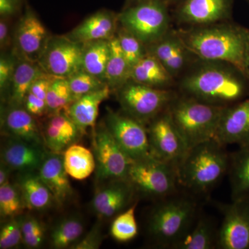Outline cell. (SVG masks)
Listing matches in <instances>:
<instances>
[{
	"instance_id": "1",
	"label": "cell",
	"mask_w": 249,
	"mask_h": 249,
	"mask_svg": "<svg viewBox=\"0 0 249 249\" xmlns=\"http://www.w3.org/2000/svg\"><path fill=\"white\" fill-rule=\"evenodd\" d=\"M175 34L188 52L206 61L229 64L247 78L249 29L235 24H213Z\"/></svg>"
},
{
	"instance_id": "2",
	"label": "cell",
	"mask_w": 249,
	"mask_h": 249,
	"mask_svg": "<svg viewBox=\"0 0 249 249\" xmlns=\"http://www.w3.org/2000/svg\"><path fill=\"white\" fill-rule=\"evenodd\" d=\"M183 95L201 102L227 107L249 96V80L225 62L207 61L181 83Z\"/></svg>"
},
{
	"instance_id": "3",
	"label": "cell",
	"mask_w": 249,
	"mask_h": 249,
	"mask_svg": "<svg viewBox=\"0 0 249 249\" xmlns=\"http://www.w3.org/2000/svg\"><path fill=\"white\" fill-rule=\"evenodd\" d=\"M230 154L216 139L191 147L178 165V182L192 194H209L228 175Z\"/></svg>"
},
{
	"instance_id": "4",
	"label": "cell",
	"mask_w": 249,
	"mask_h": 249,
	"mask_svg": "<svg viewBox=\"0 0 249 249\" xmlns=\"http://www.w3.org/2000/svg\"><path fill=\"white\" fill-rule=\"evenodd\" d=\"M160 201L149 217V233L157 245L173 249L196 222L197 202L192 196L178 193Z\"/></svg>"
},
{
	"instance_id": "5",
	"label": "cell",
	"mask_w": 249,
	"mask_h": 249,
	"mask_svg": "<svg viewBox=\"0 0 249 249\" xmlns=\"http://www.w3.org/2000/svg\"><path fill=\"white\" fill-rule=\"evenodd\" d=\"M224 109L184 95L177 96L168 108L174 124L189 149L215 139Z\"/></svg>"
},
{
	"instance_id": "6",
	"label": "cell",
	"mask_w": 249,
	"mask_h": 249,
	"mask_svg": "<svg viewBox=\"0 0 249 249\" xmlns=\"http://www.w3.org/2000/svg\"><path fill=\"white\" fill-rule=\"evenodd\" d=\"M121 27L135 36L146 47L168 34L170 18L161 0H140L118 15Z\"/></svg>"
},
{
	"instance_id": "7",
	"label": "cell",
	"mask_w": 249,
	"mask_h": 249,
	"mask_svg": "<svg viewBox=\"0 0 249 249\" xmlns=\"http://www.w3.org/2000/svg\"><path fill=\"white\" fill-rule=\"evenodd\" d=\"M127 180L136 193L160 200L178 193L179 186L176 167L154 157L134 160Z\"/></svg>"
},
{
	"instance_id": "8",
	"label": "cell",
	"mask_w": 249,
	"mask_h": 249,
	"mask_svg": "<svg viewBox=\"0 0 249 249\" xmlns=\"http://www.w3.org/2000/svg\"><path fill=\"white\" fill-rule=\"evenodd\" d=\"M118 99L127 115L150 124L166 110L176 95L170 90L152 88L130 80L118 90Z\"/></svg>"
},
{
	"instance_id": "9",
	"label": "cell",
	"mask_w": 249,
	"mask_h": 249,
	"mask_svg": "<svg viewBox=\"0 0 249 249\" xmlns=\"http://www.w3.org/2000/svg\"><path fill=\"white\" fill-rule=\"evenodd\" d=\"M96 178L99 181L127 179L134 161L119 146L106 124H100L93 132Z\"/></svg>"
},
{
	"instance_id": "10",
	"label": "cell",
	"mask_w": 249,
	"mask_h": 249,
	"mask_svg": "<svg viewBox=\"0 0 249 249\" xmlns=\"http://www.w3.org/2000/svg\"><path fill=\"white\" fill-rule=\"evenodd\" d=\"M105 124L119 146L133 160L153 157L145 124L127 114L108 109Z\"/></svg>"
},
{
	"instance_id": "11",
	"label": "cell",
	"mask_w": 249,
	"mask_h": 249,
	"mask_svg": "<svg viewBox=\"0 0 249 249\" xmlns=\"http://www.w3.org/2000/svg\"><path fill=\"white\" fill-rule=\"evenodd\" d=\"M147 131L152 156L178 168L189 148L174 124L168 109L150 123Z\"/></svg>"
},
{
	"instance_id": "12",
	"label": "cell",
	"mask_w": 249,
	"mask_h": 249,
	"mask_svg": "<svg viewBox=\"0 0 249 249\" xmlns=\"http://www.w3.org/2000/svg\"><path fill=\"white\" fill-rule=\"evenodd\" d=\"M83 48L66 35L52 36L38 62L49 74L67 78L83 70Z\"/></svg>"
},
{
	"instance_id": "13",
	"label": "cell",
	"mask_w": 249,
	"mask_h": 249,
	"mask_svg": "<svg viewBox=\"0 0 249 249\" xmlns=\"http://www.w3.org/2000/svg\"><path fill=\"white\" fill-rule=\"evenodd\" d=\"M223 215L218 230L217 247L219 249H249V199L219 204Z\"/></svg>"
},
{
	"instance_id": "14",
	"label": "cell",
	"mask_w": 249,
	"mask_h": 249,
	"mask_svg": "<svg viewBox=\"0 0 249 249\" xmlns=\"http://www.w3.org/2000/svg\"><path fill=\"white\" fill-rule=\"evenodd\" d=\"M51 37L37 15L27 7L15 34L17 56L38 62L45 53Z\"/></svg>"
},
{
	"instance_id": "15",
	"label": "cell",
	"mask_w": 249,
	"mask_h": 249,
	"mask_svg": "<svg viewBox=\"0 0 249 249\" xmlns=\"http://www.w3.org/2000/svg\"><path fill=\"white\" fill-rule=\"evenodd\" d=\"M222 145H249V96L225 107L215 139Z\"/></svg>"
},
{
	"instance_id": "16",
	"label": "cell",
	"mask_w": 249,
	"mask_h": 249,
	"mask_svg": "<svg viewBox=\"0 0 249 249\" xmlns=\"http://www.w3.org/2000/svg\"><path fill=\"white\" fill-rule=\"evenodd\" d=\"M135 189L128 180L111 181L107 186L96 191L91 201L95 213L101 218H110L132 205Z\"/></svg>"
},
{
	"instance_id": "17",
	"label": "cell",
	"mask_w": 249,
	"mask_h": 249,
	"mask_svg": "<svg viewBox=\"0 0 249 249\" xmlns=\"http://www.w3.org/2000/svg\"><path fill=\"white\" fill-rule=\"evenodd\" d=\"M47 155L42 145L11 137L1 150V162L11 170L22 173H34L40 169Z\"/></svg>"
},
{
	"instance_id": "18",
	"label": "cell",
	"mask_w": 249,
	"mask_h": 249,
	"mask_svg": "<svg viewBox=\"0 0 249 249\" xmlns=\"http://www.w3.org/2000/svg\"><path fill=\"white\" fill-rule=\"evenodd\" d=\"M118 24L117 15L101 10L87 18L66 36L83 45L95 41L109 40L115 37Z\"/></svg>"
},
{
	"instance_id": "19",
	"label": "cell",
	"mask_w": 249,
	"mask_h": 249,
	"mask_svg": "<svg viewBox=\"0 0 249 249\" xmlns=\"http://www.w3.org/2000/svg\"><path fill=\"white\" fill-rule=\"evenodd\" d=\"M44 142L51 152L60 154L75 143L81 132L65 111L49 114L44 125Z\"/></svg>"
},
{
	"instance_id": "20",
	"label": "cell",
	"mask_w": 249,
	"mask_h": 249,
	"mask_svg": "<svg viewBox=\"0 0 249 249\" xmlns=\"http://www.w3.org/2000/svg\"><path fill=\"white\" fill-rule=\"evenodd\" d=\"M230 10V0H186L178 11V17L188 24L206 26L227 17Z\"/></svg>"
},
{
	"instance_id": "21",
	"label": "cell",
	"mask_w": 249,
	"mask_h": 249,
	"mask_svg": "<svg viewBox=\"0 0 249 249\" xmlns=\"http://www.w3.org/2000/svg\"><path fill=\"white\" fill-rule=\"evenodd\" d=\"M37 175L52 193L57 204L62 206L70 199L73 190L60 154L48 153Z\"/></svg>"
},
{
	"instance_id": "22",
	"label": "cell",
	"mask_w": 249,
	"mask_h": 249,
	"mask_svg": "<svg viewBox=\"0 0 249 249\" xmlns=\"http://www.w3.org/2000/svg\"><path fill=\"white\" fill-rule=\"evenodd\" d=\"M9 107L5 111L3 124L11 138L44 146L43 134L36 122L35 116L31 114L24 106Z\"/></svg>"
},
{
	"instance_id": "23",
	"label": "cell",
	"mask_w": 249,
	"mask_h": 249,
	"mask_svg": "<svg viewBox=\"0 0 249 249\" xmlns=\"http://www.w3.org/2000/svg\"><path fill=\"white\" fill-rule=\"evenodd\" d=\"M111 91L109 87L106 85L102 89L76 100L69 108L67 114L76 124L82 134L86 133L87 129L89 128L94 132L100 106L109 98Z\"/></svg>"
},
{
	"instance_id": "24",
	"label": "cell",
	"mask_w": 249,
	"mask_h": 249,
	"mask_svg": "<svg viewBox=\"0 0 249 249\" xmlns=\"http://www.w3.org/2000/svg\"><path fill=\"white\" fill-rule=\"evenodd\" d=\"M47 74L49 73L43 70L38 62L18 57L9 88L10 106H24V99L31 85Z\"/></svg>"
},
{
	"instance_id": "25",
	"label": "cell",
	"mask_w": 249,
	"mask_h": 249,
	"mask_svg": "<svg viewBox=\"0 0 249 249\" xmlns=\"http://www.w3.org/2000/svg\"><path fill=\"white\" fill-rule=\"evenodd\" d=\"M147 53L155 56L174 76L182 70L186 49L178 36L167 34L161 40L147 47Z\"/></svg>"
},
{
	"instance_id": "26",
	"label": "cell",
	"mask_w": 249,
	"mask_h": 249,
	"mask_svg": "<svg viewBox=\"0 0 249 249\" xmlns=\"http://www.w3.org/2000/svg\"><path fill=\"white\" fill-rule=\"evenodd\" d=\"M228 175L231 200L249 199V145L230 154Z\"/></svg>"
},
{
	"instance_id": "27",
	"label": "cell",
	"mask_w": 249,
	"mask_h": 249,
	"mask_svg": "<svg viewBox=\"0 0 249 249\" xmlns=\"http://www.w3.org/2000/svg\"><path fill=\"white\" fill-rule=\"evenodd\" d=\"M217 232L212 219L206 216H198L189 231L173 249H216Z\"/></svg>"
},
{
	"instance_id": "28",
	"label": "cell",
	"mask_w": 249,
	"mask_h": 249,
	"mask_svg": "<svg viewBox=\"0 0 249 249\" xmlns=\"http://www.w3.org/2000/svg\"><path fill=\"white\" fill-rule=\"evenodd\" d=\"M173 76L155 56L147 53L132 69L131 80L156 88H163L173 83Z\"/></svg>"
},
{
	"instance_id": "29",
	"label": "cell",
	"mask_w": 249,
	"mask_h": 249,
	"mask_svg": "<svg viewBox=\"0 0 249 249\" xmlns=\"http://www.w3.org/2000/svg\"><path fill=\"white\" fill-rule=\"evenodd\" d=\"M18 187L20 190L24 206L29 210L42 211L54 201L53 196L37 174L23 173Z\"/></svg>"
},
{
	"instance_id": "30",
	"label": "cell",
	"mask_w": 249,
	"mask_h": 249,
	"mask_svg": "<svg viewBox=\"0 0 249 249\" xmlns=\"http://www.w3.org/2000/svg\"><path fill=\"white\" fill-rule=\"evenodd\" d=\"M62 158L67 174L74 179L84 180L96 170V160L93 152L79 144L73 143L67 147Z\"/></svg>"
},
{
	"instance_id": "31",
	"label": "cell",
	"mask_w": 249,
	"mask_h": 249,
	"mask_svg": "<svg viewBox=\"0 0 249 249\" xmlns=\"http://www.w3.org/2000/svg\"><path fill=\"white\" fill-rule=\"evenodd\" d=\"M109 44L110 53L106 67V82L111 91H118L131 80L132 68L123 53L118 37L111 38Z\"/></svg>"
},
{
	"instance_id": "32",
	"label": "cell",
	"mask_w": 249,
	"mask_h": 249,
	"mask_svg": "<svg viewBox=\"0 0 249 249\" xmlns=\"http://www.w3.org/2000/svg\"><path fill=\"white\" fill-rule=\"evenodd\" d=\"M109 40L89 42L83 48V70L106 83V67L110 53Z\"/></svg>"
},
{
	"instance_id": "33",
	"label": "cell",
	"mask_w": 249,
	"mask_h": 249,
	"mask_svg": "<svg viewBox=\"0 0 249 249\" xmlns=\"http://www.w3.org/2000/svg\"><path fill=\"white\" fill-rule=\"evenodd\" d=\"M83 231L84 226L80 218H65L52 229L50 234L51 244L55 249H66L73 247L78 242Z\"/></svg>"
},
{
	"instance_id": "34",
	"label": "cell",
	"mask_w": 249,
	"mask_h": 249,
	"mask_svg": "<svg viewBox=\"0 0 249 249\" xmlns=\"http://www.w3.org/2000/svg\"><path fill=\"white\" fill-rule=\"evenodd\" d=\"M74 102L67 78H56L51 85L47 93V112L49 114L65 111Z\"/></svg>"
},
{
	"instance_id": "35",
	"label": "cell",
	"mask_w": 249,
	"mask_h": 249,
	"mask_svg": "<svg viewBox=\"0 0 249 249\" xmlns=\"http://www.w3.org/2000/svg\"><path fill=\"white\" fill-rule=\"evenodd\" d=\"M137 201L121 213L111 224L110 232L118 242H127L138 235V225L135 217Z\"/></svg>"
},
{
	"instance_id": "36",
	"label": "cell",
	"mask_w": 249,
	"mask_h": 249,
	"mask_svg": "<svg viewBox=\"0 0 249 249\" xmlns=\"http://www.w3.org/2000/svg\"><path fill=\"white\" fill-rule=\"evenodd\" d=\"M24 206L19 187L8 182L0 186V214L3 218L16 217Z\"/></svg>"
},
{
	"instance_id": "37",
	"label": "cell",
	"mask_w": 249,
	"mask_h": 249,
	"mask_svg": "<svg viewBox=\"0 0 249 249\" xmlns=\"http://www.w3.org/2000/svg\"><path fill=\"white\" fill-rule=\"evenodd\" d=\"M67 80L74 101L88 93L102 89L107 85L103 80L83 70L76 72Z\"/></svg>"
},
{
	"instance_id": "38",
	"label": "cell",
	"mask_w": 249,
	"mask_h": 249,
	"mask_svg": "<svg viewBox=\"0 0 249 249\" xmlns=\"http://www.w3.org/2000/svg\"><path fill=\"white\" fill-rule=\"evenodd\" d=\"M116 34L123 53L129 66L132 69L147 55V47L124 28L121 27L120 30L117 31Z\"/></svg>"
},
{
	"instance_id": "39",
	"label": "cell",
	"mask_w": 249,
	"mask_h": 249,
	"mask_svg": "<svg viewBox=\"0 0 249 249\" xmlns=\"http://www.w3.org/2000/svg\"><path fill=\"white\" fill-rule=\"evenodd\" d=\"M22 240V219L11 218L3 225L0 232V249L14 248Z\"/></svg>"
},
{
	"instance_id": "40",
	"label": "cell",
	"mask_w": 249,
	"mask_h": 249,
	"mask_svg": "<svg viewBox=\"0 0 249 249\" xmlns=\"http://www.w3.org/2000/svg\"><path fill=\"white\" fill-rule=\"evenodd\" d=\"M17 61V60H16ZM16 61L14 56L1 55L0 58V90L1 94H4L6 89L10 88L15 70H16Z\"/></svg>"
},
{
	"instance_id": "41",
	"label": "cell",
	"mask_w": 249,
	"mask_h": 249,
	"mask_svg": "<svg viewBox=\"0 0 249 249\" xmlns=\"http://www.w3.org/2000/svg\"><path fill=\"white\" fill-rule=\"evenodd\" d=\"M24 107L35 117H40L47 113L46 101L37 97L30 91L27 93L24 99Z\"/></svg>"
},
{
	"instance_id": "42",
	"label": "cell",
	"mask_w": 249,
	"mask_h": 249,
	"mask_svg": "<svg viewBox=\"0 0 249 249\" xmlns=\"http://www.w3.org/2000/svg\"><path fill=\"white\" fill-rule=\"evenodd\" d=\"M103 236L100 228L98 226L93 227L92 230L83 240L78 241L71 249H96L99 248L102 243Z\"/></svg>"
},
{
	"instance_id": "43",
	"label": "cell",
	"mask_w": 249,
	"mask_h": 249,
	"mask_svg": "<svg viewBox=\"0 0 249 249\" xmlns=\"http://www.w3.org/2000/svg\"><path fill=\"white\" fill-rule=\"evenodd\" d=\"M20 0H0L1 18H9L18 11Z\"/></svg>"
},
{
	"instance_id": "44",
	"label": "cell",
	"mask_w": 249,
	"mask_h": 249,
	"mask_svg": "<svg viewBox=\"0 0 249 249\" xmlns=\"http://www.w3.org/2000/svg\"><path fill=\"white\" fill-rule=\"evenodd\" d=\"M45 239V230L41 229L32 233L22 236V240L27 247L37 248L42 245Z\"/></svg>"
},
{
	"instance_id": "45",
	"label": "cell",
	"mask_w": 249,
	"mask_h": 249,
	"mask_svg": "<svg viewBox=\"0 0 249 249\" xmlns=\"http://www.w3.org/2000/svg\"><path fill=\"white\" fill-rule=\"evenodd\" d=\"M6 18H1L0 20V47L1 50L9 47L11 42L9 24Z\"/></svg>"
},
{
	"instance_id": "46",
	"label": "cell",
	"mask_w": 249,
	"mask_h": 249,
	"mask_svg": "<svg viewBox=\"0 0 249 249\" xmlns=\"http://www.w3.org/2000/svg\"><path fill=\"white\" fill-rule=\"evenodd\" d=\"M11 169L4 163L1 162L0 167V186L9 182V173Z\"/></svg>"
},
{
	"instance_id": "47",
	"label": "cell",
	"mask_w": 249,
	"mask_h": 249,
	"mask_svg": "<svg viewBox=\"0 0 249 249\" xmlns=\"http://www.w3.org/2000/svg\"><path fill=\"white\" fill-rule=\"evenodd\" d=\"M247 78L249 80V47L248 51V55H247Z\"/></svg>"
},
{
	"instance_id": "48",
	"label": "cell",
	"mask_w": 249,
	"mask_h": 249,
	"mask_svg": "<svg viewBox=\"0 0 249 249\" xmlns=\"http://www.w3.org/2000/svg\"><path fill=\"white\" fill-rule=\"evenodd\" d=\"M130 1H140V0H130Z\"/></svg>"
}]
</instances>
